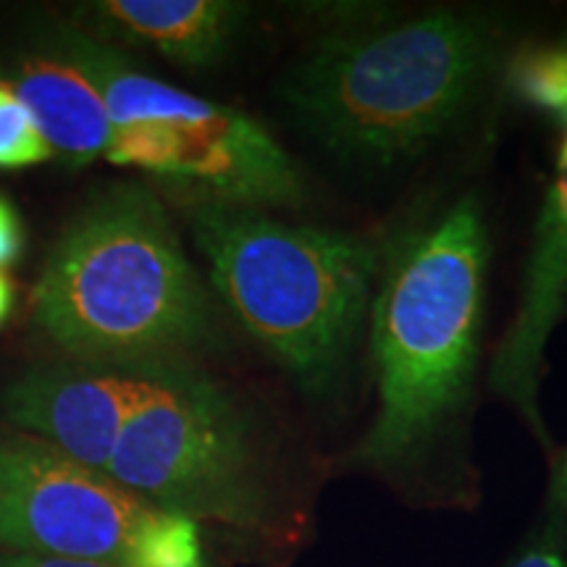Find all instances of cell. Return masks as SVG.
I'll list each match as a JSON object with an SVG mask.
<instances>
[{"instance_id":"1","label":"cell","mask_w":567,"mask_h":567,"mask_svg":"<svg viewBox=\"0 0 567 567\" xmlns=\"http://www.w3.org/2000/svg\"><path fill=\"white\" fill-rule=\"evenodd\" d=\"M488 260L484 205L465 193L384 250L368 310L375 413L344 465L423 505L476 494L471 425Z\"/></svg>"},{"instance_id":"2","label":"cell","mask_w":567,"mask_h":567,"mask_svg":"<svg viewBox=\"0 0 567 567\" xmlns=\"http://www.w3.org/2000/svg\"><path fill=\"white\" fill-rule=\"evenodd\" d=\"M486 9H439L329 32L284 74L279 101L337 161L408 166L476 109L513 53Z\"/></svg>"},{"instance_id":"3","label":"cell","mask_w":567,"mask_h":567,"mask_svg":"<svg viewBox=\"0 0 567 567\" xmlns=\"http://www.w3.org/2000/svg\"><path fill=\"white\" fill-rule=\"evenodd\" d=\"M34 323L71 360L189 363L221 337L166 205L118 184L84 205L34 287Z\"/></svg>"},{"instance_id":"4","label":"cell","mask_w":567,"mask_h":567,"mask_svg":"<svg viewBox=\"0 0 567 567\" xmlns=\"http://www.w3.org/2000/svg\"><path fill=\"white\" fill-rule=\"evenodd\" d=\"M187 221L213 289L252 342L308 400H337L368 321L384 247L360 234L208 200H189Z\"/></svg>"},{"instance_id":"5","label":"cell","mask_w":567,"mask_h":567,"mask_svg":"<svg viewBox=\"0 0 567 567\" xmlns=\"http://www.w3.org/2000/svg\"><path fill=\"white\" fill-rule=\"evenodd\" d=\"M105 476L161 513L289 542L300 507L258 415L189 363H168L113 446Z\"/></svg>"},{"instance_id":"6","label":"cell","mask_w":567,"mask_h":567,"mask_svg":"<svg viewBox=\"0 0 567 567\" xmlns=\"http://www.w3.org/2000/svg\"><path fill=\"white\" fill-rule=\"evenodd\" d=\"M59 53L101 90L111 118L105 161L189 189V200L281 210L308 182L279 140L247 113L203 101L134 69L109 42L61 30Z\"/></svg>"},{"instance_id":"7","label":"cell","mask_w":567,"mask_h":567,"mask_svg":"<svg viewBox=\"0 0 567 567\" xmlns=\"http://www.w3.org/2000/svg\"><path fill=\"white\" fill-rule=\"evenodd\" d=\"M158 509L30 434H0V547L122 565Z\"/></svg>"},{"instance_id":"8","label":"cell","mask_w":567,"mask_h":567,"mask_svg":"<svg viewBox=\"0 0 567 567\" xmlns=\"http://www.w3.org/2000/svg\"><path fill=\"white\" fill-rule=\"evenodd\" d=\"M567 318V118L555 176L538 208L515 313L488 365V389L520 415L544 455L557 452L542 413L547 347Z\"/></svg>"},{"instance_id":"9","label":"cell","mask_w":567,"mask_h":567,"mask_svg":"<svg viewBox=\"0 0 567 567\" xmlns=\"http://www.w3.org/2000/svg\"><path fill=\"white\" fill-rule=\"evenodd\" d=\"M166 365L71 360L42 368L6 389L3 413L74 463L105 473L118 434L161 384Z\"/></svg>"},{"instance_id":"10","label":"cell","mask_w":567,"mask_h":567,"mask_svg":"<svg viewBox=\"0 0 567 567\" xmlns=\"http://www.w3.org/2000/svg\"><path fill=\"white\" fill-rule=\"evenodd\" d=\"M95 40L147 48L189 69L226 59L252 9L231 0H97L84 9Z\"/></svg>"},{"instance_id":"11","label":"cell","mask_w":567,"mask_h":567,"mask_svg":"<svg viewBox=\"0 0 567 567\" xmlns=\"http://www.w3.org/2000/svg\"><path fill=\"white\" fill-rule=\"evenodd\" d=\"M53 158L87 166L111 147V118L101 90L66 55H42L19 66L11 82Z\"/></svg>"},{"instance_id":"12","label":"cell","mask_w":567,"mask_h":567,"mask_svg":"<svg viewBox=\"0 0 567 567\" xmlns=\"http://www.w3.org/2000/svg\"><path fill=\"white\" fill-rule=\"evenodd\" d=\"M507 87L530 109L567 118V45L565 42H528L513 48L505 63Z\"/></svg>"},{"instance_id":"13","label":"cell","mask_w":567,"mask_h":567,"mask_svg":"<svg viewBox=\"0 0 567 567\" xmlns=\"http://www.w3.org/2000/svg\"><path fill=\"white\" fill-rule=\"evenodd\" d=\"M505 567H567V444L549 457L544 502L528 536Z\"/></svg>"},{"instance_id":"14","label":"cell","mask_w":567,"mask_h":567,"mask_svg":"<svg viewBox=\"0 0 567 567\" xmlns=\"http://www.w3.org/2000/svg\"><path fill=\"white\" fill-rule=\"evenodd\" d=\"M122 567H203L200 528L187 517L158 509Z\"/></svg>"},{"instance_id":"15","label":"cell","mask_w":567,"mask_h":567,"mask_svg":"<svg viewBox=\"0 0 567 567\" xmlns=\"http://www.w3.org/2000/svg\"><path fill=\"white\" fill-rule=\"evenodd\" d=\"M53 161L51 151L34 130L30 113L17 101L11 87L0 82V168H30Z\"/></svg>"},{"instance_id":"16","label":"cell","mask_w":567,"mask_h":567,"mask_svg":"<svg viewBox=\"0 0 567 567\" xmlns=\"http://www.w3.org/2000/svg\"><path fill=\"white\" fill-rule=\"evenodd\" d=\"M24 252V224L9 197L0 195V268H9Z\"/></svg>"},{"instance_id":"17","label":"cell","mask_w":567,"mask_h":567,"mask_svg":"<svg viewBox=\"0 0 567 567\" xmlns=\"http://www.w3.org/2000/svg\"><path fill=\"white\" fill-rule=\"evenodd\" d=\"M0 567H122V565H116V563H97V559L11 555V557L0 559Z\"/></svg>"},{"instance_id":"18","label":"cell","mask_w":567,"mask_h":567,"mask_svg":"<svg viewBox=\"0 0 567 567\" xmlns=\"http://www.w3.org/2000/svg\"><path fill=\"white\" fill-rule=\"evenodd\" d=\"M11 310H13V284L9 276L0 271V329H3V323L11 318Z\"/></svg>"},{"instance_id":"19","label":"cell","mask_w":567,"mask_h":567,"mask_svg":"<svg viewBox=\"0 0 567 567\" xmlns=\"http://www.w3.org/2000/svg\"><path fill=\"white\" fill-rule=\"evenodd\" d=\"M559 42H565V45H567V24H565V30H563V34H559Z\"/></svg>"}]
</instances>
